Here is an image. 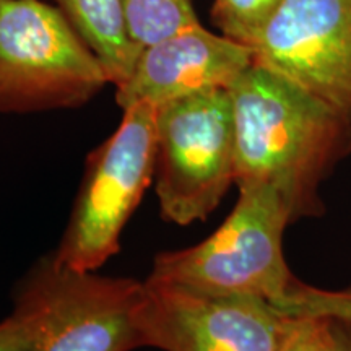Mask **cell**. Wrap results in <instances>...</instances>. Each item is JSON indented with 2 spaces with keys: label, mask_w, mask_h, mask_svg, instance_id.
<instances>
[{
  "label": "cell",
  "mask_w": 351,
  "mask_h": 351,
  "mask_svg": "<svg viewBox=\"0 0 351 351\" xmlns=\"http://www.w3.org/2000/svg\"><path fill=\"white\" fill-rule=\"evenodd\" d=\"M228 91L238 189L274 191L293 223L322 215L319 187L351 153V116L257 62Z\"/></svg>",
  "instance_id": "cell-1"
},
{
  "label": "cell",
  "mask_w": 351,
  "mask_h": 351,
  "mask_svg": "<svg viewBox=\"0 0 351 351\" xmlns=\"http://www.w3.org/2000/svg\"><path fill=\"white\" fill-rule=\"evenodd\" d=\"M291 217L267 187H239L232 212L202 243L153 258L152 278L215 296L257 298L280 309L300 280L283 254Z\"/></svg>",
  "instance_id": "cell-2"
},
{
  "label": "cell",
  "mask_w": 351,
  "mask_h": 351,
  "mask_svg": "<svg viewBox=\"0 0 351 351\" xmlns=\"http://www.w3.org/2000/svg\"><path fill=\"white\" fill-rule=\"evenodd\" d=\"M109 83L64 13L41 0H0V112L86 104Z\"/></svg>",
  "instance_id": "cell-3"
},
{
  "label": "cell",
  "mask_w": 351,
  "mask_h": 351,
  "mask_svg": "<svg viewBox=\"0 0 351 351\" xmlns=\"http://www.w3.org/2000/svg\"><path fill=\"white\" fill-rule=\"evenodd\" d=\"M86 158L85 174L65 228L57 262L96 271L121 249L122 231L155 181L156 106L138 103Z\"/></svg>",
  "instance_id": "cell-4"
},
{
  "label": "cell",
  "mask_w": 351,
  "mask_h": 351,
  "mask_svg": "<svg viewBox=\"0 0 351 351\" xmlns=\"http://www.w3.org/2000/svg\"><path fill=\"white\" fill-rule=\"evenodd\" d=\"M155 191L160 213L178 226L204 221L236 184L234 114L228 90L156 108Z\"/></svg>",
  "instance_id": "cell-5"
},
{
  "label": "cell",
  "mask_w": 351,
  "mask_h": 351,
  "mask_svg": "<svg viewBox=\"0 0 351 351\" xmlns=\"http://www.w3.org/2000/svg\"><path fill=\"white\" fill-rule=\"evenodd\" d=\"M142 289L138 280L69 269L51 254L20 282L15 309L36 327L34 351H130L142 346Z\"/></svg>",
  "instance_id": "cell-6"
},
{
  "label": "cell",
  "mask_w": 351,
  "mask_h": 351,
  "mask_svg": "<svg viewBox=\"0 0 351 351\" xmlns=\"http://www.w3.org/2000/svg\"><path fill=\"white\" fill-rule=\"evenodd\" d=\"M296 319L257 298L207 295L152 276L137 309L140 345L163 351H282Z\"/></svg>",
  "instance_id": "cell-7"
},
{
  "label": "cell",
  "mask_w": 351,
  "mask_h": 351,
  "mask_svg": "<svg viewBox=\"0 0 351 351\" xmlns=\"http://www.w3.org/2000/svg\"><path fill=\"white\" fill-rule=\"evenodd\" d=\"M247 46L254 62L351 116V0H282Z\"/></svg>",
  "instance_id": "cell-8"
},
{
  "label": "cell",
  "mask_w": 351,
  "mask_h": 351,
  "mask_svg": "<svg viewBox=\"0 0 351 351\" xmlns=\"http://www.w3.org/2000/svg\"><path fill=\"white\" fill-rule=\"evenodd\" d=\"M252 64L251 47L197 25L142 49L130 77L116 88V101L122 109L138 103L158 108L228 90Z\"/></svg>",
  "instance_id": "cell-9"
},
{
  "label": "cell",
  "mask_w": 351,
  "mask_h": 351,
  "mask_svg": "<svg viewBox=\"0 0 351 351\" xmlns=\"http://www.w3.org/2000/svg\"><path fill=\"white\" fill-rule=\"evenodd\" d=\"M57 8L98 57L109 83L121 86L140 51L127 34L122 0H56Z\"/></svg>",
  "instance_id": "cell-10"
},
{
  "label": "cell",
  "mask_w": 351,
  "mask_h": 351,
  "mask_svg": "<svg viewBox=\"0 0 351 351\" xmlns=\"http://www.w3.org/2000/svg\"><path fill=\"white\" fill-rule=\"evenodd\" d=\"M122 10L127 34L140 52L200 25L192 0H122Z\"/></svg>",
  "instance_id": "cell-11"
},
{
  "label": "cell",
  "mask_w": 351,
  "mask_h": 351,
  "mask_svg": "<svg viewBox=\"0 0 351 351\" xmlns=\"http://www.w3.org/2000/svg\"><path fill=\"white\" fill-rule=\"evenodd\" d=\"M282 0H215L212 16L221 34L247 46Z\"/></svg>",
  "instance_id": "cell-12"
},
{
  "label": "cell",
  "mask_w": 351,
  "mask_h": 351,
  "mask_svg": "<svg viewBox=\"0 0 351 351\" xmlns=\"http://www.w3.org/2000/svg\"><path fill=\"white\" fill-rule=\"evenodd\" d=\"M280 309L293 317H326L351 326V287L322 289L300 280Z\"/></svg>",
  "instance_id": "cell-13"
},
{
  "label": "cell",
  "mask_w": 351,
  "mask_h": 351,
  "mask_svg": "<svg viewBox=\"0 0 351 351\" xmlns=\"http://www.w3.org/2000/svg\"><path fill=\"white\" fill-rule=\"evenodd\" d=\"M282 351H345L335 322L326 317H298Z\"/></svg>",
  "instance_id": "cell-14"
},
{
  "label": "cell",
  "mask_w": 351,
  "mask_h": 351,
  "mask_svg": "<svg viewBox=\"0 0 351 351\" xmlns=\"http://www.w3.org/2000/svg\"><path fill=\"white\" fill-rule=\"evenodd\" d=\"M36 327L23 311L13 313L0 322V351H34Z\"/></svg>",
  "instance_id": "cell-15"
},
{
  "label": "cell",
  "mask_w": 351,
  "mask_h": 351,
  "mask_svg": "<svg viewBox=\"0 0 351 351\" xmlns=\"http://www.w3.org/2000/svg\"><path fill=\"white\" fill-rule=\"evenodd\" d=\"M337 333H339V339L341 341L345 351H351V326H345V324L335 322Z\"/></svg>",
  "instance_id": "cell-16"
}]
</instances>
